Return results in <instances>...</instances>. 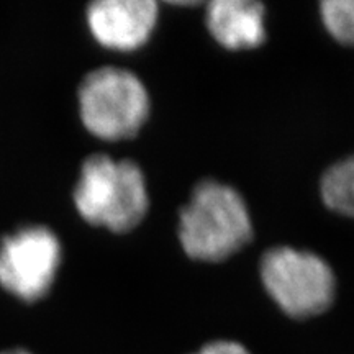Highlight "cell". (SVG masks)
Masks as SVG:
<instances>
[{
	"label": "cell",
	"mask_w": 354,
	"mask_h": 354,
	"mask_svg": "<svg viewBox=\"0 0 354 354\" xmlns=\"http://www.w3.org/2000/svg\"><path fill=\"white\" fill-rule=\"evenodd\" d=\"M253 236L250 210L227 184L203 180L180 210L179 240L192 259L218 263L245 248Z\"/></svg>",
	"instance_id": "1"
},
{
	"label": "cell",
	"mask_w": 354,
	"mask_h": 354,
	"mask_svg": "<svg viewBox=\"0 0 354 354\" xmlns=\"http://www.w3.org/2000/svg\"><path fill=\"white\" fill-rule=\"evenodd\" d=\"M74 203L91 225L115 233L130 232L148 212L146 179L135 162L94 154L81 167Z\"/></svg>",
	"instance_id": "2"
},
{
	"label": "cell",
	"mask_w": 354,
	"mask_h": 354,
	"mask_svg": "<svg viewBox=\"0 0 354 354\" xmlns=\"http://www.w3.org/2000/svg\"><path fill=\"white\" fill-rule=\"evenodd\" d=\"M79 112L84 127L100 140L135 136L149 115V95L130 71L99 68L79 86Z\"/></svg>",
	"instance_id": "3"
},
{
	"label": "cell",
	"mask_w": 354,
	"mask_h": 354,
	"mask_svg": "<svg viewBox=\"0 0 354 354\" xmlns=\"http://www.w3.org/2000/svg\"><path fill=\"white\" fill-rule=\"evenodd\" d=\"M261 279L289 317H317L333 304L335 274L325 259L308 251L289 246L268 251L261 261Z\"/></svg>",
	"instance_id": "4"
},
{
	"label": "cell",
	"mask_w": 354,
	"mask_h": 354,
	"mask_svg": "<svg viewBox=\"0 0 354 354\" xmlns=\"http://www.w3.org/2000/svg\"><path fill=\"white\" fill-rule=\"evenodd\" d=\"M59 264L61 243L46 227H25L0 241V286L24 302L50 292Z\"/></svg>",
	"instance_id": "5"
},
{
	"label": "cell",
	"mask_w": 354,
	"mask_h": 354,
	"mask_svg": "<svg viewBox=\"0 0 354 354\" xmlns=\"http://www.w3.org/2000/svg\"><path fill=\"white\" fill-rule=\"evenodd\" d=\"M156 21L153 0H99L87 8L92 37L109 50H138L151 37Z\"/></svg>",
	"instance_id": "6"
},
{
	"label": "cell",
	"mask_w": 354,
	"mask_h": 354,
	"mask_svg": "<svg viewBox=\"0 0 354 354\" xmlns=\"http://www.w3.org/2000/svg\"><path fill=\"white\" fill-rule=\"evenodd\" d=\"M207 26L228 50H251L266 38V12L253 0H215L207 7Z\"/></svg>",
	"instance_id": "7"
},
{
	"label": "cell",
	"mask_w": 354,
	"mask_h": 354,
	"mask_svg": "<svg viewBox=\"0 0 354 354\" xmlns=\"http://www.w3.org/2000/svg\"><path fill=\"white\" fill-rule=\"evenodd\" d=\"M320 190L326 207L336 214L354 218V154L325 172Z\"/></svg>",
	"instance_id": "8"
},
{
	"label": "cell",
	"mask_w": 354,
	"mask_h": 354,
	"mask_svg": "<svg viewBox=\"0 0 354 354\" xmlns=\"http://www.w3.org/2000/svg\"><path fill=\"white\" fill-rule=\"evenodd\" d=\"M323 25L336 41L354 46V0H326L320 7Z\"/></svg>",
	"instance_id": "9"
},
{
	"label": "cell",
	"mask_w": 354,
	"mask_h": 354,
	"mask_svg": "<svg viewBox=\"0 0 354 354\" xmlns=\"http://www.w3.org/2000/svg\"><path fill=\"white\" fill-rule=\"evenodd\" d=\"M194 354H251V353L240 343L221 339V342H214V343L205 344V346L198 349V351Z\"/></svg>",
	"instance_id": "10"
},
{
	"label": "cell",
	"mask_w": 354,
	"mask_h": 354,
	"mask_svg": "<svg viewBox=\"0 0 354 354\" xmlns=\"http://www.w3.org/2000/svg\"><path fill=\"white\" fill-rule=\"evenodd\" d=\"M2 354H30V353L21 351V349H15V351H7V353H2Z\"/></svg>",
	"instance_id": "11"
}]
</instances>
